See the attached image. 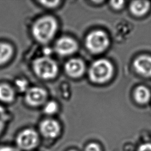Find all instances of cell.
Segmentation results:
<instances>
[{"mask_svg":"<svg viewBox=\"0 0 151 151\" xmlns=\"http://www.w3.org/2000/svg\"><path fill=\"white\" fill-rule=\"evenodd\" d=\"M74 151V150H72V151Z\"/></svg>","mask_w":151,"mask_h":151,"instance_id":"cb8c5ba5","label":"cell"},{"mask_svg":"<svg viewBox=\"0 0 151 151\" xmlns=\"http://www.w3.org/2000/svg\"><path fill=\"white\" fill-rule=\"evenodd\" d=\"M150 8V3L147 1H135L131 3L130 10L136 16L141 17L146 14Z\"/></svg>","mask_w":151,"mask_h":151,"instance_id":"8fae6325","label":"cell"},{"mask_svg":"<svg viewBox=\"0 0 151 151\" xmlns=\"http://www.w3.org/2000/svg\"><path fill=\"white\" fill-rule=\"evenodd\" d=\"M40 2L44 6L47 7H54L57 6L59 3V1H41Z\"/></svg>","mask_w":151,"mask_h":151,"instance_id":"ac0fdd59","label":"cell"},{"mask_svg":"<svg viewBox=\"0 0 151 151\" xmlns=\"http://www.w3.org/2000/svg\"><path fill=\"white\" fill-rule=\"evenodd\" d=\"M40 130L45 137L54 138L59 134L60 127L56 121L48 119L41 123Z\"/></svg>","mask_w":151,"mask_h":151,"instance_id":"30bf717a","label":"cell"},{"mask_svg":"<svg viewBox=\"0 0 151 151\" xmlns=\"http://www.w3.org/2000/svg\"><path fill=\"white\" fill-rule=\"evenodd\" d=\"M14 54L12 45L6 42H0V65L8 63Z\"/></svg>","mask_w":151,"mask_h":151,"instance_id":"4fadbf2b","label":"cell"},{"mask_svg":"<svg viewBox=\"0 0 151 151\" xmlns=\"http://www.w3.org/2000/svg\"><path fill=\"white\" fill-rule=\"evenodd\" d=\"M57 29V24L51 17L41 18L36 22L32 29L33 36L37 41L47 43L54 36Z\"/></svg>","mask_w":151,"mask_h":151,"instance_id":"6da1fadb","label":"cell"},{"mask_svg":"<svg viewBox=\"0 0 151 151\" xmlns=\"http://www.w3.org/2000/svg\"><path fill=\"white\" fill-rule=\"evenodd\" d=\"M51 53V49H48V48H47V49H45V53L46 54H50V53Z\"/></svg>","mask_w":151,"mask_h":151,"instance_id":"603a6c76","label":"cell"},{"mask_svg":"<svg viewBox=\"0 0 151 151\" xmlns=\"http://www.w3.org/2000/svg\"><path fill=\"white\" fill-rule=\"evenodd\" d=\"M109 42L108 36L101 31L93 32L86 38V46L92 53H101L105 51L108 47Z\"/></svg>","mask_w":151,"mask_h":151,"instance_id":"277c9868","label":"cell"},{"mask_svg":"<svg viewBox=\"0 0 151 151\" xmlns=\"http://www.w3.org/2000/svg\"><path fill=\"white\" fill-rule=\"evenodd\" d=\"M9 119V114L5 109L2 106H0V134Z\"/></svg>","mask_w":151,"mask_h":151,"instance_id":"9a60e30c","label":"cell"},{"mask_svg":"<svg viewBox=\"0 0 151 151\" xmlns=\"http://www.w3.org/2000/svg\"><path fill=\"white\" fill-rule=\"evenodd\" d=\"M0 151H19L18 150L9 147H0Z\"/></svg>","mask_w":151,"mask_h":151,"instance_id":"7402d4cb","label":"cell"},{"mask_svg":"<svg viewBox=\"0 0 151 151\" xmlns=\"http://www.w3.org/2000/svg\"><path fill=\"white\" fill-rule=\"evenodd\" d=\"M65 69L69 76L73 78H78L85 71V65L80 59H71L65 64Z\"/></svg>","mask_w":151,"mask_h":151,"instance_id":"9c48e42d","label":"cell"},{"mask_svg":"<svg viewBox=\"0 0 151 151\" xmlns=\"http://www.w3.org/2000/svg\"><path fill=\"white\" fill-rule=\"evenodd\" d=\"M134 67L138 73L145 77H151V56L141 55L134 62Z\"/></svg>","mask_w":151,"mask_h":151,"instance_id":"ba28073f","label":"cell"},{"mask_svg":"<svg viewBox=\"0 0 151 151\" xmlns=\"http://www.w3.org/2000/svg\"><path fill=\"white\" fill-rule=\"evenodd\" d=\"M86 151H101L100 147L96 143H91L86 147Z\"/></svg>","mask_w":151,"mask_h":151,"instance_id":"ffe728a7","label":"cell"},{"mask_svg":"<svg viewBox=\"0 0 151 151\" xmlns=\"http://www.w3.org/2000/svg\"><path fill=\"white\" fill-rule=\"evenodd\" d=\"M47 96V92L43 89L33 87L27 90L25 99L27 104L31 106H39L45 102Z\"/></svg>","mask_w":151,"mask_h":151,"instance_id":"8992f818","label":"cell"},{"mask_svg":"<svg viewBox=\"0 0 151 151\" xmlns=\"http://www.w3.org/2000/svg\"><path fill=\"white\" fill-rule=\"evenodd\" d=\"M137 151H151V143L142 144L139 147Z\"/></svg>","mask_w":151,"mask_h":151,"instance_id":"44dd1931","label":"cell"},{"mask_svg":"<svg viewBox=\"0 0 151 151\" xmlns=\"http://www.w3.org/2000/svg\"><path fill=\"white\" fill-rule=\"evenodd\" d=\"M78 49L76 42L69 37H63L59 39L55 45L57 53L61 55H69L74 53Z\"/></svg>","mask_w":151,"mask_h":151,"instance_id":"52a82bcc","label":"cell"},{"mask_svg":"<svg viewBox=\"0 0 151 151\" xmlns=\"http://www.w3.org/2000/svg\"><path fill=\"white\" fill-rule=\"evenodd\" d=\"M16 86L18 90L20 91H26L28 90V83L26 80L23 79H19L17 80L16 82Z\"/></svg>","mask_w":151,"mask_h":151,"instance_id":"e0dca14e","label":"cell"},{"mask_svg":"<svg viewBox=\"0 0 151 151\" xmlns=\"http://www.w3.org/2000/svg\"><path fill=\"white\" fill-rule=\"evenodd\" d=\"M17 142L19 147L21 149L31 150L37 145L38 142V136L35 131L27 129L19 134Z\"/></svg>","mask_w":151,"mask_h":151,"instance_id":"5b68a950","label":"cell"},{"mask_svg":"<svg viewBox=\"0 0 151 151\" xmlns=\"http://www.w3.org/2000/svg\"><path fill=\"white\" fill-rule=\"evenodd\" d=\"M15 96L14 88L8 84H0V101L6 103L13 102Z\"/></svg>","mask_w":151,"mask_h":151,"instance_id":"7c38bea8","label":"cell"},{"mask_svg":"<svg viewBox=\"0 0 151 151\" xmlns=\"http://www.w3.org/2000/svg\"><path fill=\"white\" fill-rule=\"evenodd\" d=\"M114 72L112 64L106 59H99L92 64L89 70V76L92 82L104 83L111 78Z\"/></svg>","mask_w":151,"mask_h":151,"instance_id":"7a4b0ae2","label":"cell"},{"mask_svg":"<svg viewBox=\"0 0 151 151\" xmlns=\"http://www.w3.org/2000/svg\"><path fill=\"white\" fill-rule=\"evenodd\" d=\"M151 96V92L149 89L144 86L138 87L134 92L135 100L139 104L147 103L149 102Z\"/></svg>","mask_w":151,"mask_h":151,"instance_id":"5bb4252c","label":"cell"},{"mask_svg":"<svg viewBox=\"0 0 151 151\" xmlns=\"http://www.w3.org/2000/svg\"><path fill=\"white\" fill-rule=\"evenodd\" d=\"M124 2L123 1H111L110 2L111 5L112 6L113 8L116 9H120L123 7L124 5Z\"/></svg>","mask_w":151,"mask_h":151,"instance_id":"d6986e66","label":"cell"},{"mask_svg":"<svg viewBox=\"0 0 151 151\" xmlns=\"http://www.w3.org/2000/svg\"><path fill=\"white\" fill-rule=\"evenodd\" d=\"M33 68L37 76L43 79L54 78L58 72L56 63L47 57L36 59L33 63Z\"/></svg>","mask_w":151,"mask_h":151,"instance_id":"3957f363","label":"cell"},{"mask_svg":"<svg viewBox=\"0 0 151 151\" xmlns=\"http://www.w3.org/2000/svg\"><path fill=\"white\" fill-rule=\"evenodd\" d=\"M57 108V105L55 102H50L45 107V112L47 114H52L56 112Z\"/></svg>","mask_w":151,"mask_h":151,"instance_id":"2e32d148","label":"cell"}]
</instances>
